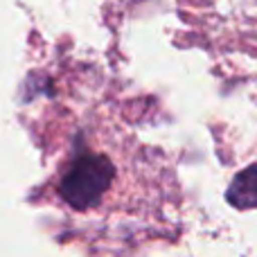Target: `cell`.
I'll list each match as a JSON object with an SVG mask.
<instances>
[{
	"label": "cell",
	"instance_id": "1",
	"mask_svg": "<svg viewBox=\"0 0 257 257\" xmlns=\"http://www.w3.org/2000/svg\"><path fill=\"white\" fill-rule=\"evenodd\" d=\"M113 178H115V167L106 156L81 149L75 154L70 167L59 183V196L72 210L95 208L102 203Z\"/></svg>",
	"mask_w": 257,
	"mask_h": 257
},
{
	"label": "cell",
	"instance_id": "2",
	"mask_svg": "<svg viewBox=\"0 0 257 257\" xmlns=\"http://www.w3.org/2000/svg\"><path fill=\"white\" fill-rule=\"evenodd\" d=\"M226 201L235 210H257V163L235 174L226 190Z\"/></svg>",
	"mask_w": 257,
	"mask_h": 257
}]
</instances>
